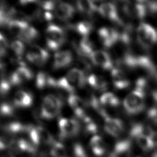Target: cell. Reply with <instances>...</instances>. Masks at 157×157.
<instances>
[{"mask_svg": "<svg viewBox=\"0 0 157 157\" xmlns=\"http://www.w3.org/2000/svg\"><path fill=\"white\" fill-rule=\"evenodd\" d=\"M12 83L10 80V75H7L6 74L0 77V94H6L10 90Z\"/></svg>", "mask_w": 157, "mask_h": 157, "instance_id": "33", "label": "cell"}, {"mask_svg": "<svg viewBox=\"0 0 157 157\" xmlns=\"http://www.w3.org/2000/svg\"><path fill=\"white\" fill-rule=\"evenodd\" d=\"M56 80L48 74L44 72H39L36 79V85L39 89H45L48 87L55 86Z\"/></svg>", "mask_w": 157, "mask_h": 157, "instance_id": "20", "label": "cell"}, {"mask_svg": "<svg viewBox=\"0 0 157 157\" xmlns=\"http://www.w3.org/2000/svg\"><path fill=\"white\" fill-rule=\"evenodd\" d=\"M98 12L104 17L117 23L118 25H123V21L120 18L117 9L111 2H102Z\"/></svg>", "mask_w": 157, "mask_h": 157, "instance_id": "11", "label": "cell"}, {"mask_svg": "<svg viewBox=\"0 0 157 157\" xmlns=\"http://www.w3.org/2000/svg\"><path fill=\"white\" fill-rule=\"evenodd\" d=\"M39 36L37 30L28 23L25 26L18 38L26 42H31L36 40Z\"/></svg>", "mask_w": 157, "mask_h": 157, "instance_id": "24", "label": "cell"}, {"mask_svg": "<svg viewBox=\"0 0 157 157\" xmlns=\"http://www.w3.org/2000/svg\"><path fill=\"white\" fill-rule=\"evenodd\" d=\"M67 101L69 105L78 118L83 120L88 116L85 112L84 101L81 98L72 94L69 96Z\"/></svg>", "mask_w": 157, "mask_h": 157, "instance_id": "14", "label": "cell"}, {"mask_svg": "<svg viewBox=\"0 0 157 157\" xmlns=\"http://www.w3.org/2000/svg\"><path fill=\"white\" fill-rule=\"evenodd\" d=\"M5 54H6V53H5L4 51H2V50L1 49V48H0V58L2 57Z\"/></svg>", "mask_w": 157, "mask_h": 157, "instance_id": "41", "label": "cell"}, {"mask_svg": "<svg viewBox=\"0 0 157 157\" xmlns=\"http://www.w3.org/2000/svg\"><path fill=\"white\" fill-rule=\"evenodd\" d=\"M99 101L103 106L116 107L120 104V100L118 97L110 92L102 94L99 98Z\"/></svg>", "mask_w": 157, "mask_h": 157, "instance_id": "25", "label": "cell"}, {"mask_svg": "<svg viewBox=\"0 0 157 157\" xmlns=\"http://www.w3.org/2000/svg\"><path fill=\"white\" fill-rule=\"evenodd\" d=\"M90 146L93 153L96 156H102L106 152V144L103 139L99 136L95 135L91 139Z\"/></svg>", "mask_w": 157, "mask_h": 157, "instance_id": "19", "label": "cell"}, {"mask_svg": "<svg viewBox=\"0 0 157 157\" xmlns=\"http://www.w3.org/2000/svg\"><path fill=\"white\" fill-rule=\"evenodd\" d=\"M137 157H144V156H137Z\"/></svg>", "mask_w": 157, "mask_h": 157, "instance_id": "43", "label": "cell"}, {"mask_svg": "<svg viewBox=\"0 0 157 157\" xmlns=\"http://www.w3.org/2000/svg\"><path fill=\"white\" fill-rule=\"evenodd\" d=\"M72 53L69 50L58 52L54 56L53 67L56 69L64 68L69 66L72 61Z\"/></svg>", "mask_w": 157, "mask_h": 157, "instance_id": "15", "label": "cell"}, {"mask_svg": "<svg viewBox=\"0 0 157 157\" xmlns=\"http://www.w3.org/2000/svg\"><path fill=\"white\" fill-rule=\"evenodd\" d=\"M145 93L142 90L135 88L124 98L123 107L125 111L130 115L141 112L145 107Z\"/></svg>", "mask_w": 157, "mask_h": 157, "instance_id": "1", "label": "cell"}, {"mask_svg": "<svg viewBox=\"0 0 157 157\" xmlns=\"http://www.w3.org/2000/svg\"><path fill=\"white\" fill-rule=\"evenodd\" d=\"M104 129L112 136L117 137L123 132L124 129L123 123L118 118H113L109 115L104 117Z\"/></svg>", "mask_w": 157, "mask_h": 157, "instance_id": "10", "label": "cell"}, {"mask_svg": "<svg viewBox=\"0 0 157 157\" xmlns=\"http://www.w3.org/2000/svg\"><path fill=\"white\" fill-rule=\"evenodd\" d=\"M147 6L142 1L127 2L123 5V12L133 18L142 19L147 14Z\"/></svg>", "mask_w": 157, "mask_h": 157, "instance_id": "6", "label": "cell"}, {"mask_svg": "<svg viewBox=\"0 0 157 157\" xmlns=\"http://www.w3.org/2000/svg\"><path fill=\"white\" fill-rule=\"evenodd\" d=\"M52 157H67V153L64 145L59 142H54L51 146Z\"/></svg>", "mask_w": 157, "mask_h": 157, "instance_id": "32", "label": "cell"}, {"mask_svg": "<svg viewBox=\"0 0 157 157\" xmlns=\"http://www.w3.org/2000/svg\"><path fill=\"white\" fill-rule=\"evenodd\" d=\"M46 44L52 50L59 49L64 43L66 35L64 30L59 26L50 24L46 29Z\"/></svg>", "mask_w": 157, "mask_h": 157, "instance_id": "4", "label": "cell"}, {"mask_svg": "<svg viewBox=\"0 0 157 157\" xmlns=\"http://www.w3.org/2000/svg\"><path fill=\"white\" fill-rule=\"evenodd\" d=\"M111 78L114 87L118 90L126 89L130 85V81L127 75L120 68L113 67L111 70Z\"/></svg>", "mask_w": 157, "mask_h": 157, "instance_id": "12", "label": "cell"}, {"mask_svg": "<svg viewBox=\"0 0 157 157\" xmlns=\"http://www.w3.org/2000/svg\"><path fill=\"white\" fill-rule=\"evenodd\" d=\"M56 16L63 20H66L71 18L74 14V7L69 3L58 2V4L55 10Z\"/></svg>", "mask_w": 157, "mask_h": 157, "instance_id": "17", "label": "cell"}, {"mask_svg": "<svg viewBox=\"0 0 157 157\" xmlns=\"http://www.w3.org/2000/svg\"><path fill=\"white\" fill-rule=\"evenodd\" d=\"M58 126L61 135L64 137L75 136L80 130L78 122L74 118H61L58 121Z\"/></svg>", "mask_w": 157, "mask_h": 157, "instance_id": "7", "label": "cell"}, {"mask_svg": "<svg viewBox=\"0 0 157 157\" xmlns=\"http://www.w3.org/2000/svg\"><path fill=\"white\" fill-rule=\"evenodd\" d=\"M15 142V140L7 136H0V150H5L6 148H10L13 142Z\"/></svg>", "mask_w": 157, "mask_h": 157, "instance_id": "38", "label": "cell"}, {"mask_svg": "<svg viewBox=\"0 0 157 157\" xmlns=\"http://www.w3.org/2000/svg\"><path fill=\"white\" fill-rule=\"evenodd\" d=\"M29 51L34 53L37 56L42 58V59H45V61H47L49 58V54H48V52L46 50H45L44 48H43L41 47L38 46L37 45H32Z\"/></svg>", "mask_w": 157, "mask_h": 157, "instance_id": "36", "label": "cell"}, {"mask_svg": "<svg viewBox=\"0 0 157 157\" xmlns=\"http://www.w3.org/2000/svg\"><path fill=\"white\" fill-rule=\"evenodd\" d=\"M136 140L139 147L145 151L151 150L155 145V142L153 138L149 137L139 136L136 137Z\"/></svg>", "mask_w": 157, "mask_h": 157, "instance_id": "31", "label": "cell"}, {"mask_svg": "<svg viewBox=\"0 0 157 157\" xmlns=\"http://www.w3.org/2000/svg\"><path fill=\"white\" fill-rule=\"evenodd\" d=\"M87 81L91 87L97 90L104 91L107 88V82L102 76L91 74L88 77Z\"/></svg>", "mask_w": 157, "mask_h": 157, "instance_id": "23", "label": "cell"}, {"mask_svg": "<svg viewBox=\"0 0 157 157\" xmlns=\"http://www.w3.org/2000/svg\"><path fill=\"white\" fill-rule=\"evenodd\" d=\"M33 102L32 95L24 90H19L13 96V105L18 107H28Z\"/></svg>", "mask_w": 157, "mask_h": 157, "instance_id": "16", "label": "cell"}, {"mask_svg": "<svg viewBox=\"0 0 157 157\" xmlns=\"http://www.w3.org/2000/svg\"><path fill=\"white\" fill-rule=\"evenodd\" d=\"M26 58L29 62H31L36 65L39 66H43L47 61L45 59H42V58H40V57L37 56L36 55H35L34 53H32L30 51H29L27 53Z\"/></svg>", "mask_w": 157, "mask_h": 157, "instance_id": "37", "label": "cell"}, {"mask_svg": "<svg viewBox=\"0 0 157 157\" xmlns=\"http://www.w3.org/2000/svg\"><path fill=\"white\" fill-rule=\"evenodd\" d=\"M32 126L23 124L18 121H13L7 124L4 126L5 130L10 134H16L23 132H28Z\"/></svg>", "mask_w": 157, "mask_h": 157, "instance_id": "22", "label": "cell"}, {"mask_svg": "<svg viewBox=\"0 0 157 157\" xmlns=\"http://www.w3.org/2000/svg\"><path fill=\"white\" fill-rule=\"evenodd\" d=\"M91 61L95 65L101 67L105 70L113 69V61L108 53L104 50H95L90 57Z\"/></svg>", "mask_w": 157, "mask_h": 157, "instance_id": "9", "label": "cell"}, {"mask_svg": "<svg viewBox=\"0 0 157 157\" xmlns=\"http://www.w3.org/2000/svg\"><path fill=\"white\" fill-rule=\"evenodd\" d=\"M79 50L82 53L89 58L95 50L94 44L88 37H83L82 39L79 44Z\"/></svg>", "mask_w": 157, "mask_h": 157, "instance_id": "26", "label": "cell"}, {"mask_svg": "<svg viewBox=\"0 0 157 157\" xmlns=\"http://www.w3.org/2000/svg\"><path fill=\"white\" fill-rule=\"evenodd\" d=\"M59 89L66 91L72 94L76 89V87L71 83L66 76L63 77L56 81V86Z\"/></svg>", "mask_w": 157, "mask_h": 157, "instance_id": "28", "label": "cell"}, {"mask_svg": "<svg viewBox=\"0 0 157 157\" xmlns=\"http://www.w3.org/2000/svg\"><path fill=\"white\" fill-rule=\"evenodd\" d=\"M77 6L80 12L87 15H91L93 13V12L96 11L92 3V1H78L77 2Z\"/></svg>", "mask_w": 157, "mask_h": 157, "instance_id": "29", "label": "cell"}, {"mask_svg": "<svg viewBox=\"0 0 157 157\" xmlns=\"http://www.w3.org/2000/svg\"><path fill=\"white\" fill-rule=\"evenodd\" d=\"M28 133L29 140L36 146L39 145L52 146L55 142L50 133L44 128L32 126Z\"/></svg>", "mask_w": 157, "mask_h": 157, "instance_id": "5", "label": "cell"}, {"mask_svg": "<svg viewBox=\"0 0 157 157\" xmlns=\"http://www.w3.org/2000/svg\"><path fill=\"white\" fill-rule=\"evenodd\" d=\"M98 36L102 45L110 48L119 41V34L117 29L112 28L102 27L98 31Z\"/></svg>", "mask_w": 157, "mask_h": 157, "instance_id": "8", "label": "cell"}, {"mask_svg": "<svg viewBox=\"0 0 157 157\" xmlns=\"http://www.w3.org/2000/svg\"><path fill=\"white\" fill-rule=\"evenodd\" d=\"M75 31L83 37H88L93 30L92 24L87 21H82L77 23L75 26Z\"/></svg>", "mask_w": 157, "mask_h": 157, "instance_id": "30", "label": "cell"}, {"mask_svg": "<svg viewBox=\"0 0 157 157\" xmlns=\"http://www.w3.org/2000/svg\"><path fill=\"white\" fill-rule=\"evenodd\" d=\"M150 157H157V152L153 153Z\"/></svg>", "mask_w": 157, "mask_h": 157, "instance_id": "42", "label": "cell"}, {"mask_svg": "<svg viewBox=\"0 0 157 157\" xmlns=\"http://www.w3.org/2000/svg\"><path fill=\"white\" fill-rule=\"evenodd\" d=\"M27 24L28 22L26 21L13 20L9 23L7 27L12 34L18 37L23 28Z\"/></svg>", "mask_w": 157, "mask_h": 157, "instance_id": "27", "label": "cell"}, {"mask_svg": "<svg viewBox=\"0 0 157 157\" xmlns=\"http://www.w3.org/2000/svg\"><path fill=\"white\" fill-rule=\"evenodd\" d=\"M136 37L140 47L148 49L157 42V29L148 23H141L137 29Z\"/></svg>", "mask_w": 157, "mask_h": 157, "instance_id": "2", "label": "cell"}, {"mask_svg": "<svg viewBox=\"0 0 157 157\" xmlns=\"http://www.w3.org/2000/svg\"><path fill=\"white\" fill-rule=\"evenodd\" d=\"M8 47V42L6 37L0 33V48L1 49L6 53Z\"/></svg>", "mask_w": 157, "mask_h": 157, "instance_id": "39", "label": "cell"}, {"mask_svg": "<svg viewBox=\"0 0 157 157\" xmlns=\"http://www.w3.org/2000/svg\"><path fill=\"white\" fill-rule=\"evenodd\" d=\"M10 77L12 85H17L31 79L33 74L30 69L25 65H21L10 75Z\"/></svg>", "mask_w": 157, "mask_h": 157, "instance_id": "13", "label": "cell"}, {"mask_svg": "<svg viewBox=\"0 0 157 157\" xmlns=\"http://www.w3.org/2000/svg\"><path fill=\"white\" fill-rule=\"evenodd\" d=\"M66 76L76 88H82L85 83V74L80 69L74 68L71 69Z\"/></svg>", "mask_w": 157, "mask_h": 157, "instance_id": "18", "label": "cell"}, {"mask_svg": "<svg viewBox=\"0 0 157 157\" xmlns=\"http://www.w3.org/2000/svg\"><path fill=\"white\" fill-rule=\"evenodd\" d=\"M6 64L0 61V77L6 74Z\"/></svg>", "mask_w": 157, "mask_h": 157, "instance_id": "40", "label": "cell"}, {"mask_svg": "<svg viewBox=\"0 0 157 157\" xmlns=\"http://www.w3.org/2000/svg\"><path fill=\"white\" fill-rule=\"evenodd\" d=\"M61 107L62 101L58 97L53 94L47 95L43 99L40 115L44 119H52L57 116Z\"/></svg>", "mask_w": 157, "mask_h": 157, "instance_id": "3", "label": "cell"}, {"mask_svg": "<svg viewBox=\"0 0 157 157\" xmlns=\"http://www.w3.org/2000/svg\"><path fill=\"white\" fill-rule=\"evenodd\" d=\"M15 113L13 105L9 102H3L0 104V114L6 117L13 116Z\"/></svg>", "mask_w": 157, "mask_h": 157, "instance_id": "34", "label": "cell"}, {"mask_svg": "<svg viewBox=\"0 0 157 157\" xmlns=\"http://www.w3.org/2000/svg\"><path fill=\"white\" fill-rule=\"evenodd\" d=\"M131 136L136 138L139 136H144L153 138L155 136L148 124L136 123L132 125L130 130Z\"/></svg>", "mask_w": 157, "mask_h": 157, "instance_id": "21", "label": "cell"}, {"mask_svg": "<svg viewBox=\"0 0 157 157\" xmlns=\"http://www.w3.org/2000/svg\"><path fill=\"white\" fill-rule=\"evenodd\" d=\"M10 47L13 53L18 58H21L25 49L24 44L21 40H15L13 41L10 44Z\"/></svg>", "mask_w": 157, "mask_h": 157, "instance_id": "35", "label": "cell"}]
</instances>
